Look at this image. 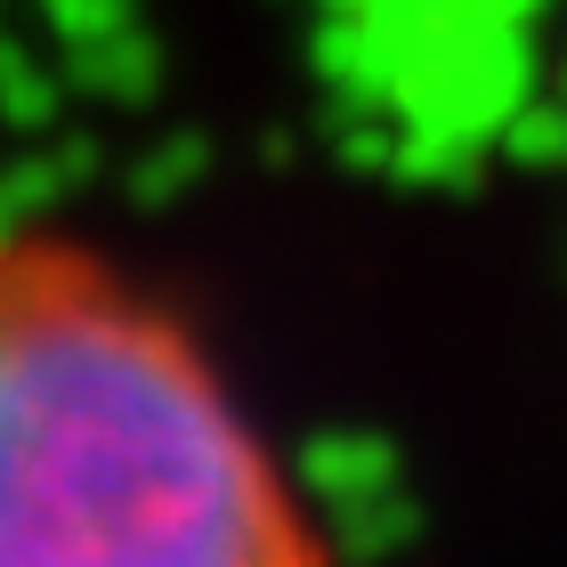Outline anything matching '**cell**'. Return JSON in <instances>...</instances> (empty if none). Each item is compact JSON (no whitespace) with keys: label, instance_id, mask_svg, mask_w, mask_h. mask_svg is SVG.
<instances>
[{"label":"cell","instance_id":"cell-1","mask_svg":"<svg viewBox=\"0 0 567 567\" xmlns=\"http://www.w3.org/2000/svg\"><path fill=\"white\" fill-rule=\"evenodd\" d=\"M0 567H332L195 332L58 236H0Z\"/></svg>","mask_w":567,"mask_h":567}]
</instances>
